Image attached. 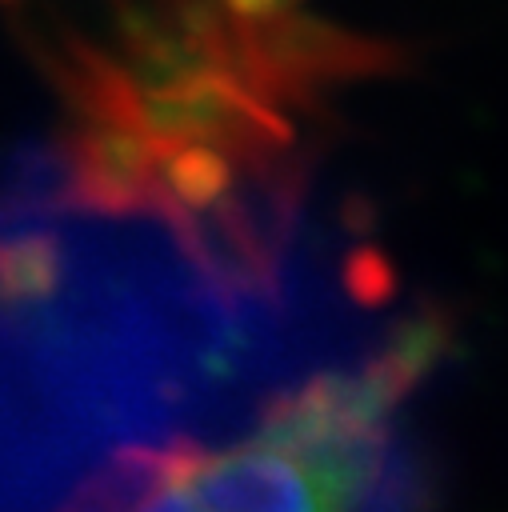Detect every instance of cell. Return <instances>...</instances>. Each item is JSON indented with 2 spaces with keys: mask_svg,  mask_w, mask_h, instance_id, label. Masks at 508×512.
<instances>
[{
  "mask_svg": "<svg viewBox=\"0 0 508 512\" xmlns=\"http://www.w3.org/2000/svg\"><path fill=\"white\" fill-rule=\"evenodd\" d=\"M68 512V508H64ZM72 512H224L192 472L188 448H152L116 460L84 488Z\"/></svg>",
  "mask_w": 508,
  "mask_h": 512,
  "instance_id": "1",
  "label": "cell"
},
{
  "mask_svg": "<svg viewBox=\"0 0 508 512\" xmlns=\"http://www.w3.org/2000/svg\"><path fill=\"white\" fill-rule=\"evenodd\" d=\"M236 8H244V12H268V8H276V4H284V0H232Z\"/></svg>",
  "mask_w": 508,
  "mask_h": 512,
  "instance_id": "2",
  "label": "cell"
}]
</instances>
